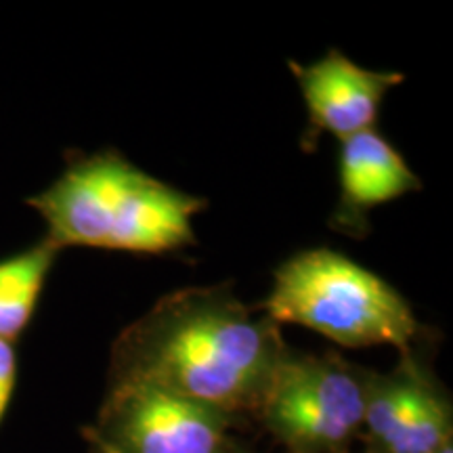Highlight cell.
<instances>
[{
    "label": "cell",
    "instance_id": "1",
    "mask_svg": "<svg viewBox=\"0 0 453 453\" xmlns=\"http://www.w3.org/2000/svg\"><path fill=\"white\" fill-rule=\"evenodd\" d=\"M288 350L280 326L254 317L229 286L185 288L124 327L110 384H151L235 418L257 413Z\"/></svg>",
    "mask_w": 453,
    "mask_h": 453
},
{
    "label": "cell",
    "instance_id": "2",
    "mask_svg": "<svg viewBox=\"0 0 453 453\" xmlns=\"http://www.w3.org/2000/svg\"><path fill=\"white\" fill-rule=\"evenodd\" d=\"M47 225V240L99 250L168 254L197 242L203 197L151 177L118 154H72L64 173L26 200Z\"/></svg>",
    "mask_w": 453,
    "mask_h": 453
},
{
    "label": "cell",
    "instance_id": "3",
    "mask_svg": "<svg viewBox=\"0 0 453 453\" xmlns=\"http://www.w3.org/2000/svg\"><path fill=\"white\" fill-rule=\"evenodd\" d=\"M265 315L309 327L347 349L395 347L410 355L424 326L403 294L344 254L315 248L294 254L275 271Z\"/></svg>",
    "mask_w": 453,
    "mask_h": 453
},
{
    "label": "cell",
    "instance_id": "4",
    "mask_svg": "<svg viewBox=\"0 0 453 453\" xmlns=\"http://www.w3.org/2000/svg\"><path fill=\"white\" fill-rule=\"evenodd\" d=\"M370 373L338 355L288 350L258 405V418L292 453H344L364 430Z\"/></svg>",
    "mask_w": 453,
    "mask_h": 453
},
{
    "label": "cell",
    "instance_id": "5",
    "mask_svg": "<svg viewBox=\"0 0 453 453\" xmlns=\"http://www.w3.org/2000/svg\"><path fill=\"white\" fill-rule=\"evenodd\" d=\"M234 418L141 382H111L97 420L84 428L93 453H235Z\"/></svg>",
    "mask_w": 453,
    "mask_h": 453
},
{
    "label": "cell",
    "instance_id": "6",
    "mask_svg": "<svg viewBox=\"0 0 453 453\" xmlns=\"http://www.w3.org/2000/svg\"><path fill=\"white\" fill-rule=\"evenodd\" d=\"M364 430L373 453H433L451 443L449 399L413 353L395 372L370 373Z\"/></svg>",
    "mask_w": 453,
    "mask_h": 453
},
{
    "label": "cell",
    "instance_id": "7",
    "mask_svg": "<svg viewBox=\"0 0 453 453\" xmlns=\"http://www.w3.org/2000/svg\"><path fill=\"white\" fill-rule=\"evenodd\" d=\"M288 65L307 104V150H313L321 133L344 141L372 130L380 118L387 93L403 82V73L365 70L336 49L327 50L315 64L300 65L290 61Z\"/></svg>",
    "mask_w": 453,
    "mask_h": 453
},
{
    "label": "cell",
    "instance_id": "8",
    "mask_svg": "<svg viewBox=\"0 0 453 453\" xmlns=\"http://www.w3.org/2000/svg\"><path fill=\"white\" fill-rule=\"evenodd\" d=\"M338 180L340 202L332 225L355 237L365 235L373 208L422 189L405 157L376 128L340 141Z\"/></svg>",
    "mask_w": 453,
    "mask_h": 453
},
{
    "label": "cell",
    "instance_id": "9",
    "mask_svg": "<svg viewBox=\"0 0 453 453\" xmlns=\"http://www.w3.org/2000/svg\"><path fill=\"white\" fill-rule=\"evenodd\" d=\"M59 248L47 237L0 258V340L15 344L30 327Z\"/></svg>",
    "mask_w": 453,
    "mask_h": 453
},
{
    "label": "cell",
    "instance_id": "10",
    "mask_svg": "<svg viewBox=\"0 0 453 453\" xmlns=\"http://www.w3.org/2000/svg\"><path fill=\"white\" fill-rule=\"evenodd\" d=\"M17 372H19V361H17L15 344L0 340V424L7 418L11 401H13Z\"/></svg>",
    "mask_w": 453,
    "mask_h": 453
},
{
    "label": "cell",
    "instance_id": "11",
    "mask_svg": "<svg viewBox=\"0 0 453 453\" xmlns=\"http://www.w3.org/2000/svg\"><path fill=\"white\" fill-rule=\"evenodd\" d=\"M433 453H453V447H451V443H447L443 447H439V449L433 451Z\"/></svg>",
    "mask_w": 453,
    "mask_h": 453
},
{
    "label": "cell",
    "instance_id": "12",
    "mask_svg": "<svg viewBox=\"0 0 453 453\" xmlns=\"http://www.w3.org/2000/svg\"><path fill=\"white\" fill-rule=\"evenodd\" d=\"M235 453H242V451H235Z\"/></svg>",
    "mask_w": 453,
    "mask_h": 453
},
{
    "label": "cell",
    "instance_id": "13",
    "mask_svg": "<svg viewBox=\"0 0 453 453\" xmlns=\"http://www.w3.org/2000/svg\"><path fill=\"white\" fill-rule=\"evenodd\" d=\"M367 453H373V451H367Z\"/></svg>",
    "mask_w": 453,
    "mask_h": 453
}]
</instances>
